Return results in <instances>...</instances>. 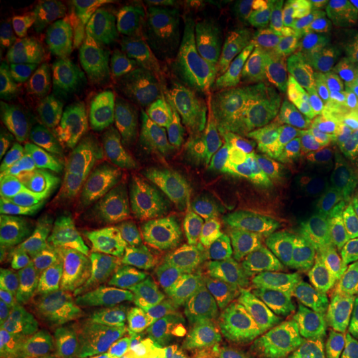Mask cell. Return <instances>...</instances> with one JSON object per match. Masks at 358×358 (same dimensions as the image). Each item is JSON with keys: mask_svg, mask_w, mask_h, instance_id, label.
Returning <instances> with one entry per match:
<instances>
[{"mask_svg": "<svg viewBox=\"0 0 358 358\" xmlns=\"http://www.w3.org/2000/svg\"><path fill=\"white\" fill-rule=\"evenodd\" d=\"M198 145L204 166L227 204L252 209L271 198L275 185L274 129L217 78L213 100L199 118Z\"/></svg>", "mask_w": 358, "mask_h": 358, "instance_id": "obj_1", "label": "cell"}, {"mask_svg": "<svg viewBox=\"0 0 358 358\" xmlns=\"http://www.w3.org/2000/svg\"><path fill=\"white\" fill-rule=\"evenodd\" d=\"M221 322L219 289L211 259L187 256L159 275L148 312L134 324L155 358H196Z\"/></svg>", "mask_w": 358, "mask_h": 358, "instance_id": "obj_2", "label": "cell"}, {"mask_svg": "<svg viewBox=\"0 0 358 358\" xmlns=\"http://www.w3.org/2000/svg\"><path fill=\"white\" fill-rule=\"evenodd\" d=\"M129 194L136 234L168 241L201 216L211 186L174 146L148 145L129 163Z\"/></svg>", "mask_w": 358, "mask_h": 358, "instance_id": "obj_3", "label": "cell"}, {"mask_svg": "<svg viewBox=\"0 0 358 358\" xmlns=\"http://www.w3.org/2000/svg\"><path fill=\"white\" fill-rule=\"evenodd\" d=\"M284 7L279 0H185L181 20L166 38L185 82V120L203 116L213 100L216 65L237 30L254 15Z\"/></svg>", "mask_w": 358, "mask_h": 358, "instance_id": "obj_4", "label": "cell"}, {"mask_svg": "<svg viewBox=\"0 0 358 358\" xmlns=\"http://www.w3.org/2000/svg\"><path fill=\"white\" fill-rule=\"evenodd\" d=\"M289 250L287 237L277 226L257 227L231 245L222 301L232 325L252 329L277 317L287 301Z\"/></svg>", "mask_w": 358, "mask_h": 358, "instance_id": "obj_5", "label": "cell"}, {"mask_svg": "<svg viewBox=\"0 0 358 358\" xmlns=\"http://www.w3.org/2000/svg\"><path fill=\"white\" fill-rule=\"evenodd\" d=\"M113 100L134 138L148 145H169L176 138L185 116V82L166 40L120 69Z\"/></svg>", "mask_w": 358, "mask_h": 358, "instance_id": "obj_6", "label": "cell"}, {"mask_svg": "<svg viewBox=\"0 0 358 358\" xmlns=\"http://www.w3.org/2000/svg\"><path fill=\"white\" fill-rule=\"evenodd\" d=\"M216 78L252 111L279 108L295 93L290 45L267 22L250 19L224 48Z\"/></svg>", "mask_w": 358, "mask_h": 358, "instance_id": "obj_7", "label": "cell"}, {"mask_svg": "<svg viewBox=\"0 0 358 358\" xmlns=\"http://www.w3.org/2000/svg\"><path fill=\"white\" fill-rule=\"evenodd\" d=\"M287 310L307 358H334L345 327V287L340 268L306 245L289 250Z\"/></svg>", "mask_w": 358, "mask_h": 358, "instance_id": "obj_8", "label": "cell"}, {"mask_svg": "<svg viewBox=\"0 0 358 358\" xmlns=\"http://www.w3.org/2000/svg\"><path fill=\"white\" fill-rule=\"evenodd\" d=\"M17 150L27 159H100L111 145V124L105 111L83 93L43 98L22 122Z\"/></svg>", "mask_w": 358, "mask_h": 358, "instance_id": "obj_9", "label": "cell"}, {"mask_svg": "<svg viewBox=\"0 0 358 358\" xmlns=\"http://www.w3.org/2000/svg\"><path fill=\"white\" fill-rule=\"evenodd\" d=\"M2 297L22 329L47 355L64 353L75 334L71 299L55 272L34 261L2 254Z\"/></svg>", "mask_w": 358, "mask_h": 358, "instance_id": "obj_10", "label": "cell"}, {"mask_svg": "<svg viewBox=\"0 0 358 358\" xmlns=\"http://www.w3.org/2000/svg\"><path fill=\"white\" fill-rule=\"evenodd\" d=\"M295 82L334 92L358 60V19L352 12H317L295 27L290 43Z\"/></svg>", "mask_w": 358, "mask_h": 358, "instance_id": "obj_11", "label": "cell"}, {"mask_svg": "<svg viewBox=\"0 0 358 358\" xmlns=\"http://www.w3.org/2000/svg\"><path fill=\"white\" fill-rule=\"evenodd\" d=\"M164 27L163 12L150 2L122 0L100 3L80 30L88 45L85 73L95 82L103 80L120 62L145 47L159 43L164 37Z\"/></svg>", "mask_w": 358, "mask_h": 358, "instance_id": "obj_12", "label": "cell"}, {"mask_svg": "<svg viewBox=\"0 0 358 358\" xmlns=\"http://www.w3.org/2000/svg\"><path fill=\"white\" fill-rule=\"evenodd\" d=\"M158 266V257L131 236L101 250L93 266V279L116 319L136 324L148 312L159 280Z\"/></svg>", "mask_w": 358, "mask_h": 358, "instance_id": "obj_13", "label": "cell"}, {"mask_svg": "<svg viewBox=\"0 0 358 358\" xmlns=\"http://www.w3.org/2000/svg\"><path fill=\"white\" fill-rule=\"evenodd\" d=\"M297 221L335 257L358 267V171L347 168L299 199Z\"/></svg>", "mask_w": 358, "mask_h": 358, "instance_id": "obj_14", "label": "cell"}, {"mask_svg": "<svg viewBox=\"0 0 358 358\" xmlns=\"http://www.w3.org/2000/svg\"><path fill=\"white\" fill-rule=\"evenodd\" d=\"M127 214V171L122 161L111 156L85 179L66 206L65 221L73 234L111 244L123 231Z\"/></svg>", "mask_w": 358, "mask_h": 358, "instance_id": "obj_15", "label": "cell"}, {"mask_svg": "<svg viewBox=\"0 0 358 358\" xmlns=\"http://www.w3.org/2000/svg\"><path fill=\"white\" fill-rule=\"evenodd\" d=\"M347 168L345 159L337 151L322 145L306 128L290 123L282 131L275 151V169L284 194L302 196Z\"/></svg>", "mask_w": 358, "mask_h": 358, "instance_id": "obj_16", "label": "cell"}, {"mask_svg": "<svg viewBox=\"0 0 358 358\" xmlns=\"http://www.w3.org/2000/svg\"><path fill=\"white\" fill-rule=\"evenodd\" d=\"M47 217L30 194L25 169L13 153L0 166V241L3 248L25 252L43 239Z\"/></svg>", "mask_w": 358, "mask_h": 358, "instance_id": "obj_17", "label": "cell"}, {"mask_svg": "<svg viewBox=\"0 0 358 358\" xmlns=\"http://www.w3.org/2000/svg\"><path fill=\"white\" fill-rule=\"evenodd\" d=\"M303 127L358 171V98L348 90L308 92L302 103Z\"/></svg>", "mask_w": 358, "mask_h": 358, "instance_id": "obj_18", "label": "cell"}, {"mask_svg": "<svg viewBox=\"0 0 358 358\" xmlns=\"http://www.w3.org/2000/svg\"><path fill=\"white\" fill-rule=\"evenodd\" d=\"M96 161L73 158L27 159L25 181L30 194L40 206L58 208L69 203L90 176Z\"/></svg>", "mask_w": 358, "mask_h": 358, "instance_id": "obj_19", "label": "cell"}, {"mask_svg": "<svg viewBox=\"0 0 358 358\" xmlns=\"http://www.w3.org/2000/svg\"><path fill=\"white\" fill-rule=\"evenodd\" d=\"M73 347L82 358H151L115 315L93 310L77 322Z\"/></svg>", "mask_w": 358, "mask_h": 358, "instance_id": "obj_20", "label": "cell"}, {"mask_svg": "<svg viewBox=\"0 0 358 358\" xmlns=\"http://www.w3.org/2000/svg\"><path fill=\"white\" fill-rule=\"evenodd\" d=\"M87 57L88 45L80 32L35 40L30 47V65L35 78L53 96L64 93L70 75L85 64Z\"/></svg>", "mask_w": 358, "mask_h": 358, "instance_id": "obj_21", "label": "cell"}, {"mask_svg": "<svg viewBox=\"0 0 358 358\" xmlns=\"http://www.w3.org/2000/svg\"><path fill=\"white\" fill-rule=\"evenodd\" d=\"M42 100L34 80L32 65L27 60L25 53L19 52L3 57L0 66V108L3 118L24 122Z\"/></svg>", "mask_w": 358, "mask_h": 358, "instance_id": "obj_22", "label": "cell"}, {"mask_svg": "<svg viewBox=\"0 0 358 358\" xmlns=\"http://www.w3.org/2000/svg\"><path fill=\"white\" fill-rule=\"evenodd\" d=\"M256 358H307L301 334L282 315L274 317L259 332Z\"/></svg>", "mask_w": 358, "mask_h": 358, "instance_id": "obj_23", "label": "cell"}, {"mask_svg": "<svg viewBox=\"0 0 358 358\" xmlns=\"http://www.w3.org/2000/svg\"><path fill=\"white\" fill-rule=\"evenodd\" d=\"M35 350V340L25 330L15 329L3 322L0 335V358H29Z\"/></svg>", "mask_w": 358, "mask_h": 358, "instance_id": "obj_24", "label": "cell"}, {"mask_svg": "<svg viewBox=\"0 0 358 358\" xmlns=\"http://www.w3.org/2000/svg\"><path fill=\"white\" fill-rule=\"evenodd\" d=\"M196 358H249L245 355L243 348L237 345L236 342H232L231 338H221L214 340V342L208 343L203 348V352L199 353Z\"/></svg>", "mask_w": 358, "mask_h": 358, "instance_id": "obj_25", "label": "cell"}, {"mask_svg": "<svg viewBox=\"0 0 358 358\" xmlns=\"http://www.w3.org/2000/svg\"><path fill=\"white\" fill-rule=\"evenodd\" d=\"M348 357L358 358V275H353V322L348 340Z\"/></svg>", "mask_w": 358, "mask_h": 358, "instance_id": "obj_26", "label": "cell"}, {"mask_svg": "<svg viewBox=\"0 0 358 358\" xmlns=\"http://www.w3.org/2000/svg\"><path fill=\"white\" fill-rule=\"evenodd\" d=\"M65 358H82V357H65Z\"/></svg>", "mask_w": 358, "mask_h": 358, "instance_id": "obj_27", "label": "cell"}, {"mask_svg": "<svg viewBox=\"0 0 358 358\" xmlns=\"http://www.w3.org/2000/svg\"><path fill=\"white\" fill-rule=\"evenodd\" d=\"M37 358H47V357H37Z\"/></svg>", "mask_w": 358, "mask_h": 358, "instance_id": "obj_28", "label": "cell"}]
</instances>
